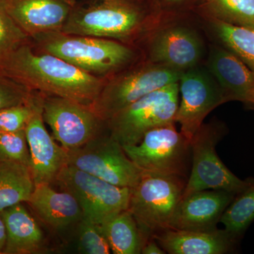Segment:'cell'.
<instances>
[{
  "label": "cell",
  "instance_id": "cell-2",
  "mask_svg": "<svg viewBox=\"0 0 254 254\" xmlns=\"http://www.w3.org/2000/svg\"><path fill=\"white\" fill-rule=\"evenodd\" d=\"M153 12L141 0H81L62 32L97 37L131 45L153 26Z\"/></svg>",
  "mask_w": 254,
  "mask_h": 254
},
{
  "label": "cell",
  "instance_id": "cell-7",
  "mask_svg": "<svg viewBox=\"0 0 254 254\" xmlns=\"http://www.w3.org/2000/svg\"><path fill=\"white\" fill-rule=\"evenodd\" d=\"M123 147L143 173L188 179L191 167L190 141L177 131L175 123L155 127L138 144Z\"/></svg>",
  "mask_w": 254,
  "mask_h": 254
},
{
  "label": "cell",
  "instance_id": "cell-30",
  "mask_svg": "<svg viewBox=\"0 0 254 254\" xmlns=\"http://www.w3.org/2000/svg\"><path fill=\"white\" fill-rule=\"evenodd\" d=\"M33 91L0 69V110L27 103Z\"/></svg>",
  "mask_w": 254,
  "mask_h": 254
},
{
  "label": "cell",
  "instance_id": "cell-5",
  "mask_svg": "<svg viewBox=\"0 0 254 254\" xmlns=\"http://www.w3.org/2000/svg\"><path fill=\"white\" fill-rule=\"evenodd\" d=\"M183 72L148 60L133 64L105 79L91 108L106 122L145 95L179 82Z\"/></svg>",
  "mask_w": 254,
  "mask_h": 254
},
{
  "label": "cell",
  "instance_id": "cell-12",
  "mask_svg": "<svg viewBox=\"0 0 254 254\" xmlns=\"http://www.w3.org/2000/svg\"><path fill=\"white\" fill-rule=\"evenodd\" d=\"M179 85L182 100L175 122L180 124L182 133L190 141L207 115L227 101L211 73L197 66L182 73Z\"/></svg>",
  "mask_w": 254,
  "mask_h": 254
},
{
  "label": "cell",
  "instance_id": "cell-3",
  "mask_svg": "<svg viewBox=\"0 0 254 254\" xmlns=\"http://www.w3.org/2000/svg\"><path fill=\"white\" fill-rule=\"evenodd\" d=\"M37 49L58 57L95 77H110L136 63L130 45L97 37L49 32L31 38Z\"/></svg>",
  "mask_w": 254,
  "mask_h": 254
},
{
  "label": "cell",
  "instance_id": "cell-32",
  "mask_svg": "<svg viewBox=\"0 0 254 254\" xmlns=\"http://www.w3.org/2000/svg\"><path fill=\"white\" fill-rule=\"evenodd\" d=\"M6 232L4 220L0 215V254H3L5 243H6Z\"/></svg>",
  "mask_w": 254,
  "mask_h": 254
},
{
  "label": "cell",
  "instance_id": "cell-9",
  "mask_svg": "<svg viewBox=\"0 0 254 254\" xmlns=\"http://www.w3.org/2000/svg\"><path fill=\"white\" fill-rule=\"evenodd\" d=\"M67 151V165L98 177L112 185L133 188L142 172L127 156L123 145L108 131L86 144Z\"/></svg>",
  "mask_w": 254,
  "mask_h": 254
},
{
  "label": "cell",
  "instance_id": "cell-4",
  "mask_svg": "<svg viewBox=\"0 0 254 254\" xmlns=\"http://www.w3.org/2000/svg\"><path fill=\"white\" fill-rule=\"evenodd\" d=\"M187 179L142 173L131 189L128 210L137 222L145 242L158 232L171 229Z\"/></svg>",
  "mask_w": 254,
  "mask_h": 254
},
{
  "label": "cell",
  "instance_id": "cell-1",
  "mask_svg": "<svg viewBox=\"0 0 254 254\" xmlns=\"http://www.w3.org/2000/svg\"><path fill=\"white\" fill-rule=\"evenodd\" d=\"M0 69L31 91L67 98L88 106L97 99L105 81L37 49L31 40L0 64Z\"/></svg>",
  "mask_w": 254,
  "mask_h": 254
},
{
  "label": "cell",
  "instance_id": "cell-16",
  "mask_svg": "<svg viewBox=\"0 0 254 254\" xmlns=\"http://www.w3.org/2000/svg\"><path fill=\"white\" fill-rule=\"evenodd\" d=\"M6 9L19 27L31 38L61 31L76 0H4Z\"/></svg>",
  "mask_w": 254,
  "mask_h": 254
},
{
  "label": "cell",
  "instance_id": "cell-19",
  "mask_svg": "<svg viewBox=\"0 0 254 254\" xmlns=\"http://www.w3.org/2000/svg\"><path fill=\"white\" fill-rule=\"evenodd\" d=\"M28 203L43 222L55 230L66 228L83 218L76 198L66 190H53L48 184L35 185Z\"/></svg>",
  "mask_w": 254,
  "mask_h": 254
},
{
  "label": "cell",
  "instance_id": "cell-17",
  "mask_svg": "<svg viewBox=\"0 0 254 254\" xmlns=\"http://www.w3.org/2000/svg\"><path fill=\"white\" fill-rule=\"evenodd\" d=\"M170 254H224L232 250L236 239L225 230L212 231L168 229L153 236Z\"/></svg>",
  "mask_w": 254,
  "mask_h": 254
},
{
  "label": "cell",
  "instance_id": "cell-15",
  "mask_svg": "<svg viewBox=\"0 0 254 254\" xmlns=\"http://www.w3.org/2000/svg\"><path fill=\"white\" fill-rule=\"evenodd\" d=\"M236 194L224 190H202L182 198L172 222L174 230L212 231Z\"/></svg>",
  "mask_w": 254,
  "mask_h": 254
},
{
  "label": "cell",
  "instance_id": "cell-34",
  "mask_svg": "<svg viewBox=\"0 0 254 254\" xmlns=\"http://www.w3.org/2000/svg\"><path fill=\"white\" fill-rule=\"evenodd\" d=\"M169 2H176V1H182V0H165Z\"/></svg>",
  "mask_w": 254,
  "mask_h": 254
},
{
  "label": "cell",
  "instance_id": "cell-20",
  "mask_svg": "<svg viewBox=\"0 0 254 254\" xmlns=\"http://www.w3.org/2000/svg\"><path fill=\"white\" fill-rule=\"evenodd\" d=\"M6 227L3 254H31L43 250L44 238L41 227L22 203L0 212Z\"/></svg>",
  "mask_w": 254,
  "mask_h": 254
},
{
  "label": "cell",
  "instance_id": "cell-28",
  "mask_svg": "<svg viewBox=\"0 0 254 254\" xmlns=\"http://www.w3.org/2000/svg\"><path fill=\"white\" fill-rule=\"evenodd\" d=\"M78 250L86 254H109L111 252L100 225L83 217L78 222Z\"/></svg>",
  "mask_w": 254,
  "mask_h": 254
},
{
  "label": "cell",
  "instance_id": "cell-22",
  "mask_svg": "<svg viewBox=\"0 0 254 254\" xmlns=\"http://www.w3.org/2000/svg\"><path fill=\"white\" fill-rule=\"evenodd\" d=\"M100 227L113 254H141L145 240L128 209L108 219Z\"/></svg>",
  "mask_w": 254,
  "mask_h": 254
},
{
  "label": "cell",
  "instance_id": "cell-8",
  "mask_svg": "<svg viewBox=\"0 0 254 254\" xmlns=\"http://www.w3.org/2000/svg\"><path fill=\"white\" fill-rule=\"evenodd\" d=\"M225 133V127L212 122L203 124L192 137L191 167L182 199L202 190H224L237 195L253 183L235 176L217 154L216 145Z\"/></svg>",
  "mask_w": 254,
  "mask_h": 254
},
{
  "label": "cell",
  "instance_id": "cell-23",
  "mask_svg": "<svg viewBox=\"0 0 254 254\" xmlns=\"http://www.w3.org/2000/svg\"><path fill=\"white\" fill-rule=\"evenodd\" d=\"M217 36L227 50L240 58L254 73V30L211 19Z\"/></svg>",
  "mask_w": 254,
  "mask_h": 254
},
{
  "label": "cell",
  "instance_id": "cell-26",
  "mask_svg": "<svg viewBox=\"0 0 254 254\" xmlns=\"http://www.w3.org/2000/svg\"><path fill=\"white\" fill-rule=\"evenodd\" d=\"M31 40L8 12L4 0H0V64Z\"/></svg>",
  "mask_w": 254,
  "mask_h": 254
},
{
  "label": "cell",
  "instance_id": "cell-21",
  "mask_svg": "<svg viewBox=\"0 0 254 254\" xmlns=\"http://www.w3.org/2000/svg\"><path fill=\"white\" fill-rule=\"evenodd\" d=\"M34 189L29 167L0 159V212L23 202L28 203Z\"/></svg>",
  "mask_w": 254,
  "mask_h": 254
},
{
  "label": "cell",
  "instance_id": "cell-10",
  "mask_svg": "<svg viewBox=\"0 0 254 254\" xmlns=\"http://www.w3.org/2000/svg\"><path fill=\"white\" fill-rule=\"evenodd\" d=\"M55 182L76 198L83 218L97 225L128 209L131 189L112 185L69 165L64 167Z\"/></svg>",
  "mask_w": 254,
  "mask_h": 254
},
{
  "label": "cell",
  "instance_id": "cell-29",
  "mask_svg": "<svg viewBox=\"0 0 254 254\" xmlns=\"http://www.w3.org/2000/svg\"><path fill=\"white\" fill-rule=\"evenodd\" d=\"M33 91L27 103L0 110V132L24 130L33 113Z\"/></svg>",
  "mask_w": 254,
  "mask_h": 254
},
{
  "label": "cell",
  "instance_id": "cell-31",
  "mask_svg": "<svg viewBox=\"0 0 254 254\" xmlns=\"http://www.w3.org/2000/svg\"><path fill=\"white\" fill-rule=\"evenodd\" d=\"M143 254H165L166 252L160 247L154 238H150L145 242L141 250Z\"/></svg>",
  "mask_w": 254,
  "mask_h": 254
},
{
  "label": "cell",
  "instance_id": "cell-25",
  "mask_svg": "<svg viewBox=\"0 0 254 254\" xmlns=\"http://www.w3.org/2000/svg\"><path fill=\"white\" fill-rule=\"evenodd\" d=\"M210 19L254 30V0H206Z\"/></svg>",
  "mask_w": 254,
  "mask_h": 254
},
{
  "label": "cell",
  "instance_id": "cell-33",
  "mask_svg": "<svg viewBox=\"0 0 254 254\" xmlns=\"http://www.w3.org/2000/svg\"><path fill=\"white\" fill-rule=\"evenodd\" d=\"M245 103H250L254 105V88L250 92L246 98Z\"/></svg>",
  "mask_w": 254,
  "mask_h": 254
},
{
  "label": "cell",
  "instance_id": "cell-13",
  "mask_svg": "<svg viewBox=\"0 0 254 254\" xmlns=\"http://www.w3.org/2000/svg\"><path fill=\"white\" fill-rule=\"evenodd\" d=\"M33 113L25 128L31 155L30 169L35 185H50L67 165V151L55 142L45 126L43 93L33 91Z\"/></svg>",
  "mask_w": 254,
  "mask_h": 254
},
{
  "label": "cell",
  "instance_id": "cell-6",
  "mask_svg": "<svg viewBox=\"0 0 254 254\" xmlns=\"http://www.w3.org/2000/svg\"><path fill=\"white\" fill-rule=\"evenodd\" d=\"M179 82L145 95L107 120L110 136L122 145H136L155 127L175 123L179 107Z\"/></svg>",
  "mask_w": 254,
  "mask_h": 254
},
{
  "label": "cell",
  "instance_id": "cell-24",
  "mask_svg": "<svg viewBox=\"0 0 254 254\" xmlns=\"http://www.w3.org/2000/svg\"><path fill=\"white\" fill-rule=\"evenodd\" d=\"M254 220V183L235 197L220 222L234 238L242 235Z\"/></svg>",
  "mask_w": 254,
  "mask_h": 254
},
{
  "label": "cell",
  "instance_id": "cell-14",
  "mask_svg": "<svg viewBox=\"0 0 254 254\" xmlns=\"http://www.w3.org/2000/svg\"><path fill=\"white\" fill-rule=\"evenodd\" d=\"M203 45L195 32L176 26L162 30L148 47V61L185 71L195 67L201 59Z\"/></svg>",
  "mask_w": 254,
  "mask_h": 254
},
{
  "label": "cell",
  "instance_id": "cell-11",
  "mask_svg": "<svg viewBox=\"0 0 254 254\" xmlns=\"http://www.w3.org/2000/svg\"><path fill=\"white\" fill-rule=\"evenodd\" d=\"M43 118L55 141L66 150L79 148L107 130L106 122L91 106L43 93Z\"/></svg>",
  "mask_w": 254,
  "mask_h": 254
},
{
  "label": "cell",
  "instance_id": "cell-18",
  "mask_svg": "<svg viewBox=\"0 0 254 254\" xmlns=\"http://www.w3.org/2000/svg\"><path fill=\"white\" fill-rule=\"evenodd\" d=\"M208 68L216 78L227 102H245L254 88V73L230 50L213 48L209 56Z\"/></svg>",
  "mask_w": 254,
  "mask_h": 254
},
{
  "label": "cell",
  "instance_id": "cell-27",
  "mask_svg": "<svg viewBox=\"0 0 254 254\" xmlns=\"http://www.w3.org/2000/svg\"><path fill=\"white\" fill-rule=\"evenodd\" d=\"M0 159L31 166L26 131L0 132Z\"/></svg>",
  "mask_w": 254,
  "mask_h": 254
}]
</instances>
